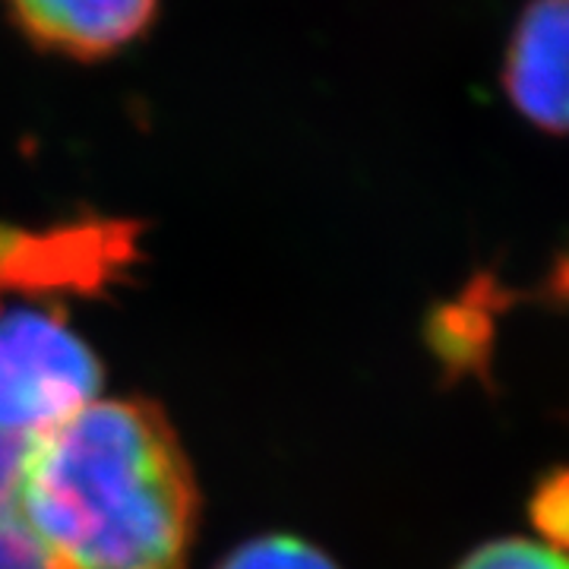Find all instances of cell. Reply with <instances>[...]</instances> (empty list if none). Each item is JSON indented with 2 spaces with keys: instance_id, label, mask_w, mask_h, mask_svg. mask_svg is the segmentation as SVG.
Returning <instances> with one entry per match:
<instances>
[{
  "instance_id": "obj_5",
  "label": "cell",
  "mask_w": 569,
  "mask_h": 569,
  "mask_svg": "<svg viewBox=\"0 0 569 569\" xmlns=\"http://www.w3.org/2000/svg\"><path fill=\"white\" fill-rule=\"evenodd\" d=\"M127 250V228L118 224H73L63 231L29 234L20 228H0V279H89L96 269L118 263Z\"/></svg>"
},
{
  "instance_id": "obj_2",
  "label": "cell",
  "mask_w": 569,
  "mask_h": 569,
  "mask_svg": "<svg viewBox=\"0 0 569 569\" xmlns=\"http://www.w3.org/2000/svg\"><path fill=\"white\" fill-rule=\"evenodd\" d=\"M102 387L92 348L51 310H0V433L36 440Z\"/></svg>"
},
{
  "instance_id": "obj_8",
  "label": "cell",
  "mask_w": 569,
  "mask_h": 569,
  "mask_svg": "<svg viewBox=\"0 0 569 569\" xmlns=\"http://www.w3.org/2000/svg\"><path fill=\"white\" fill-rule=\"evenodd\" d=\"M0 569H51L17 507L0 509Z\"/></svg>"
},
{
  "instance_id": "obj_9",
  "label": "cell",
  "mask_w": 569,
  "mask_h": 569,
  "mask_svg": "<svg viewBox=\"0 0 569 569\" xmlns=\"http://www.w3.org/2000/svg\"><path fill=\"white\" fill-rule=\"evenodd\" d=\"M26 447H29L26 440H13L0 433V509L13 507V490H17Z\"/></svg>"
},
{
  "instance_id": "obj_4",
  "label": "cell",
  "mask_w": 569,
  "mask_h": 569,
  "mask_svg": "<svg viewBox=\"0 0 569 569\" xmlns=\"http://www.w3.org/2000/svg\"><path fill=\"white\" fill-rule=\"evenodd\" d=\"M162 0H7L26 39L41 51L102 61L140 41L159 17Z\"/></svg>"
},
{
  "instance_id": "obj_1",
  "label": "cell",
  "mask_w": 569,
  "mask_h": 569,
  "mask_svg": "<svg viewBox=\"0 0 569 569\" xmlns=\"http://www.w3.org/2000/svg\"><path fill=\"white\" fill-rule=\"evenodd\" d=\"M13 507L51 569H183L197 500L156 408L92 399L29 440Z\"/></svg>"
},
{
  "instance_id": "obj_6",
  "label": "cell",
  "mask_w": 569,
  "mask_h": 569,
  "mask_svg": "<svg viewBox=\"0 0 569 569\" xmlns=\"http://www.w3.org/2000/svg\"><path fill=\"white\" fill-rule=\"evenodd\" d=\"M219 569H336V563L298 538L269 535V538L247 541L244 548L234 550Z\"/></svg>"
},
{
  "instance_id": "obj_3",
  "label": "cell",
  "mask_w": 569,
  "mask_h": 569,
  "mask_svg": "<svg viewBox=\"0 0 569 569\" xmlns=\"http://www.w3.org/2000/svg\"><path fill=\"white\" fill-rule=\"evenodd\" d=\"M569 0H529L512 26L500 86L522 121L563 137L567 130Z\"/></svg>"
},
{
  "instance_id": "obj_7",
  "label": "cell",
  "mask_w": 569,
  "mask_h": 569,
  "mask_svg": "<svg viewBox=\"0 0 569 569\" xmlns=\"http://www.w3.org/2000/svg\"><path fill=\"white\" fill-rule=\"evenodd\" d=\"M459 569H567L563 553L550 548L548 541H529V538H503L475 550Z\"/></svg>"
}]
</instances>
